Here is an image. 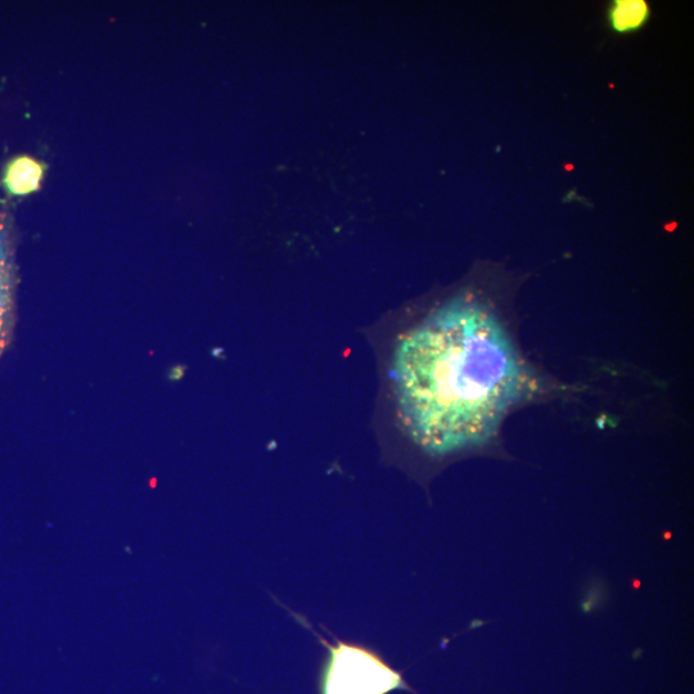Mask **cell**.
I'll use <instances>...</instances> for the list:
<instances>
[{"instance_id":"cell-1","label":"cell","mask_w":694,"mask_h":694,"mask_svg":"<svg viewBox=\"0 0 694 694\" xmlns=\"http://www.w3.org/2000/svg\"><path fill=\"white\" fill-rule=\"evenodd\" d=\"M409 434L430 453L485 443L522 386L506 331L484 306L457 299L404 336L394 359Z\"/></svg>"},{"instance_id":"cell-2","label":"cell","mask_w":694,"mask_h":694,"mask_svg":"<svg viewBox=\"0 0 694 694\" xmlns=\"http://www.w3.org/2000/svg\"><path fill=\"white\" fill-rule=\"evenodd\" d=\"M328 648L330 661L323 675V694H387L409 689L398 671L374 653L341 642Z\"/></svg>"},{"instance_id":"cell-3","label":"cell","mask_w":694,"mask_h":694,"mask_svg":"<svg viewBox=\"0 0 694 694\" xmlns=\"http://www.w3.org/2000/svg\"><path fill=\"white\" fill-rule=\"evenodd\" d=\"M15 294V261L11 224L7 215L0 213V353L6 347L11 330Z\"/></svg>"},{"instance_id":"cell-4","label":"cell","mask_w":694,"mask_h":694,"mask_svg":"<svg viewBox=\"0 0 694 694\" xmlns=\"http://www.w3.org/2000/svg\"><path fill=\"white\" fill-rule=\"evenodd\" d=\"M650 15V6L644 0H616L608 9V25L617 34H630L642 29Z\"/></svg>"},{"instance_id":"cell-5","label":"cell","mask_w":694,"mask_h":694,"mask_svg":"<svg viewBox=\"0 0 694 694\" xmlns=\"http://www.w3.org/2000/svg\"><path fill=\"white\" fill-rule=\"evenodd\" d=\"M42 174L43 169L38 162L29 157H21L8 166L6 184L9 191L16 195H25L38 188Z\"/></svg>"}]
</instances>
